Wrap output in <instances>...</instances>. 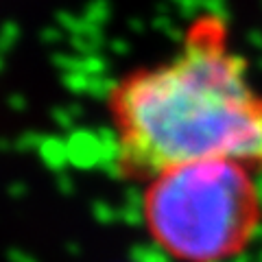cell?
Segmentation results:
<instances>
[{"label": "cell", "instance_id": "obj_1", "mask_svg": "<svg viewBox=\"0 0 262 262\" xmlns=\"http://www.w3.org/2000/svg\"><path fill=\"white\" fill-rule=\"evenodd\" d=\"M107 114L129 182L203 160L262 168V92L221 15L194 18L173 55L125 72L107 92Z\"/></svg>", "mask_w": 262, "mask_h": 262}, {"label": "cell", "instance_id": "obj_2", "mask_svg": "<svg viewBox=\"0 0 262 262\" xmlns=\"http://www.w3.org/2000/svg\"><path fill=\"white\" fill-rule=\"evenodd\" d=\"M146 234L177 262H225L249 247L262 225L253 170L232 160L168 168L144 184Z\"/></svg>", "mask_w": 262, "mask_h": 262}]
</instances>
